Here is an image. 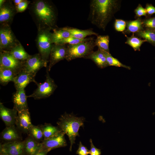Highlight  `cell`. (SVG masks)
<instances>
[{"label": "cell", "mask_w": 155, "mask_h": 155, "mask_svg": "<svg viewBox=\"0 0 155 155\" xmlns=\"http://www.w3.org/2000/svg\"><path fill=\"white\" fill-rule=\"evenodd\" d=\"M47 67L46 70V79L42 83L36 82L37 86L36 89L28 97H32L35 100H39L48 98L51 95L57 88L54 80L51 78L49 73Z\"/></svg>", "instance_id": "cell-6"}, {"label": "cell", "mask_w": 155, "mask_h": 155, "mask_svg": "<svg viewBox=\"0 0 155 155\" xmlns=\"http://www.w3.org/2000/svg\"><path fill=\"white\" fill-rule=\"evenodd\" d=\"M134 13L135 15V17L137 18H140L142 16H145L146 18L148 17L145 9L140 4L134 10Z\"/></svg>", "instance_id": "cell-36"}, {"label": "cell", "mask_w": 155, "mask_h": 155, "mask_svg": "<svg viewBox=\"0 0 155 155\" xmlns=\"http://www.w3.org/2000/svg\"><path fill=\"white\" fill-rule=\"evenodd\" d=\"M127 40L125 43L132 47L135 51H140L142 45L146 41L138 37L135 36L134 34L130 37L126 36Z\"/></svg>", "instance_id": "cell-30"}, {"label": "cell", "mask_w": 155, "mask_h": 155, "mask_svg": "<svg viewBox=\"0 0 155 155\" xmlns=\"http://www.w3.org/2000/svg\"><path fill=\"white\" fill-rule=\"evenodd\" d=\"M67 49L65 44H53L50 54L49 64L47 67L49 71L56 63L65 59Z\"/></svg>", "instance_id": "cell-11"}, {"label": "cell", "mask_w": 155, "mask_h": 155, "mask_svg": "<svg viewBox=\"0 0 155 155\" xmlns=\"http://www.w3.org/2000/svg\"><path fill=\"white\" fill-rule=\"evenodd\" d=\"M22 133L15 125L6 126L0 134L2 143L22 141Z\"/></svg>", "instance_id": "cell-15"}, {"label": "cell", "mask_w": 155, "mask_h": 155, "mask_svg": "<svg viewBox=\"0 0 155 155\" xmlns=\"http://www.w3.org/2000/svg\"><path fill=\"white\" fill-rule=\"evenodd\" d=\"M20 42L12 30L10 25L0 24V51H9Z\"/></svg>", "instance_id": "cell-7"}, {"label": "cell", "mask_w": 155, "mask_h": 155, "mask_svg": "<svg viewBox=\"0 0 155 155\" xmlns=\"http://www.w3.org/2000/svg\"><path fill=\"white\" fill-rule=\"evenodd\" d=\"M64 28L70 33L71 36L77 38L84 39L88 36L95 35L97 36L98 35V33L91 29L82 30L68 27H65Z\"/></svg>", "instance_id": "cell-24"}, {"label": "cell", "mask_w": 155, "mask_h": 155, "mask_svg": "<svg viewBox=\"0 0 155 155\" xmlns=\"http://www.w3.org/2000/svg\"><path fill=\"white\" fill-rule=\"evenodd\" d=\"M121 2L117 0H91L89 20L92 24L104 31L114 14L119 10Z\"/></svg>", "instance_id": "cell-1"}, {"label": "cell", "mask_w": 155, "mask_h": 155, "mask_svg": "<svg viewBox=\"0 0 155 155\" xmlns=\"http://www.w3.org/2000/svg\"><path fill=\"white\" fill-rule=\"evenodd\" d=\"M9 52L15 59L22 62L25 61L31 55L25 51L20 42Z\"/></svg>", "instance_id": "cell-22"}, {"label": "cell", "mask_w": 155, "mask_h": 155, "mask_svg": "<svg viewBox=\"0 0 155 155\" xmlns=\"http://www.w3.org/2000/svg\"><path fill=\"white\" fill-rule=\"evenodd\" d=\"M48 152L47 151L42 149L34 155H47Z\"/></svg>", "instance_id": "cell-40"}, {"label": "cell", "mask_w": 155, "mask_h": 155, "mask_svg": "<svg viewBox=\"0 0 155 155\" xmlns=\"http://www.w3.org/2000/svg\"><path fill=\"white\" fill-rule=\"evenodd\" d=\"M65 134L62 132L53 137L43 140L41 143L42 149L49 152L56 148L66 146L67 144L65 138Z\"/></svg>", "instance_id": "cell-12"}, {"label": "cell", "mask_w": 155, "mask_h": 155, "mask_svg": "<svg viewBox=\"0 0 155 155\" xmlns=\"http://www.w3.org/2000/svg\"><path fill=\"white\" fill-rule=\"evenodd\" d=\"M14 108L10 109L5 107L2 102L0 103V117L6 126L15 125L18 114Z\"/></svg>", "instance_id": "cell-17"}, {"label": "cell", "mask_w": 155, "mask_h": 155, "mask_svg": "<svg viewBox=\"0 0 155 155\" xmlns=\"http://www.w3.org/2000/svg\"><path fill=\"white\" fill-rule=\"evenodd\" d=\"M28 7L29 12L37 29L55 28L57 14L54 6L49 1L35 0Z\"/></svg>", "instance_id": "cell-2"}, {"label": "cell", "mask_w": 155, "mask_h": 155, "mask_svg": "<svg viewBox=\"0 0 155 155\" xmlns=\"http://www.w3.org/2000/svg\"><path fill=\"white\" fill-rule=\"evenodd\" d=\"M90 155H100L101 154L100 150L96 148L94 146L91 139H90Z\"/></svg>", "instance_id": "cell-38"}, {"label": "cell", "mask_w": 155, "mask_h": 155, "mask_svg": "<svg viewBox=\"0 0 155 155\" xmlns=\"http://www.w3.org/2000/svg\"><path fill=\"white\" fill-rule=\"evenodd\" d=\"M23 141L1 143L0 154L23 155Z\"/></svg>", "instance_id": "cell-14"}, {"label": "cell", "mask_w": 155, "mask_h": 155, "mask_svg": "<svg viewBox=\"0 0 155 155\" xmlns=\"http://www.w3.org/2000/svg\"><path fill=\"white\" fill-rule=\"evenodd\" d=\"M142 21L144 28L155 30V17L146 18Z\"/></svg>", "instance_id": "cell-33"}, {"label": "cell", "mask_w": 155, "mask_h": 155, "mask_svg": "<svg viewBox=\"0 0 155 155\" xmlns=\"http://www.w3.org/2000/svg\"><path fill=\"white\" fill-rule=\"evenodd\" d=\"M28 135L31 136L37 142L41 143L44 140V135L41 125H33Z\"/></svg>", "instance_id": "cell-29"}, {"label": "cell", "mask_w": 155, "mask_h": 155, "mask_svg": "<svg viewBox=\"0 0 155 155\" xmlns=\"http://www.w3.org/2000/svg\"><path fill=\"white\" fill-rule=\"evenodd\" d=\"M126 27V22L121 19H116L114 23V28L116 31L124 32Z\"/></svg>", "instance_id": "cell-34"}, {"label": "cell", "mask_w": 155, "mask_h": 155, "mask_svg": "<svg viewBox=\"0 0 155 155\" xmlns=\"http://www.w3.org/2000/svg\"><path fill=\"white\" fill-rule=\"evenodd\" d=\"M28 98L24 89L16 90L13 94L12 97L13 108L18 112L29 110L27 102Z\"/></svg>", "instance_id": "cell-18"}, {"label": "cell", "mask_w": 155, "mask_h": 155, "mask_svg": "<svg viewBox=\"0 0 155 155\" xmlns=\"http://www.w3.org/2000/svg\"><path fill=\"white\" fill-rule=\"evenodd\" d=\"M93 38H85L84 39H80L71 36L69 38H65L56 44H75L82 42L88 41Z\"/></svg>", "instance_id": "cell-32"}, {"label": "cell", "mask_w": 155, "mask_h": 155, "mask_svg": "<svg viewBox=\"0 0 155 155\" xmlns=\"http://www.w3.org/2000/svg\"><path fill=\"white\" fill-rule=\"evenodd\" d=\"M41 125L43 131L44 140L53 137L63 132L59 127L54 126L50 123H45Z\"/></svg>", "instance_id": "cell-25"}, {"label": "cell", "mask_w": 155, "mask_h": 155, "mask_svg": "<svg viewBox=\"0 0 155 155\" xmlns=\"http://www.w3.org/2000/svg\"><path fill=\"white\" fill-rule=\"evenodd\" d=\"M48 62L44 60L40 54L31 55L25 62L23 70L35 74L43 67H47Z\"/></svg>", "instance_id": "cell-9"}, {"label": "cell", "mask_w": 155, "mask_h": 155, "mask_svg": "<svg viewBox=\"0 0 155 155\" xmlns=\"http://www.w3.org/2000/svg\"><path fill=\"white\" fill-rule=\"evenodd\" d=\"M145 9L148 17L155 13V7L151 4H146Z\"/></svg>", "instance_id": "cell-39"}, {"label": "cell", "mask_w": 155, "mask_h": 155, "mask_svg": "<svg viewBox=\"0 0 155 155\" xmlns=\"http://www.w3.org/2000/svg\"><path fill=\"white\" fill-rule=\"evenodd\" d=\"M51 39L52 43L56 44L59 42L71 36L70 33L65 30L64 27L53 30Z\"/></svg>", "instance_id": "cell-26"}, {"label": "cell", "mask_w": 155, "mask_h": 155, "mask_svg": "<svg viewBox=\"0 0 155 155\" xmlns=\"http://www.w3.org/2000/svg\"><path fill=\"white\" fill-rule=\"evenodd\" d=\"M23 142V155H34L42 150L41 143L37 142L29 135Z\"/></svg>", "instance_id": "cell-19"}, {"label": "cell", "mask_w": 155, "mask_h": 155, "mask_svg": "<svg viewBox=\"0 0 155 155\" xmlns=\"http://www.w3.org/2000/svg\"><path fill=\"white\" fill-rule=\"evenodd\" d=\"M31 1L27 0H23L18 4L15 6L17 13L24 11L28 7Z\"/></svg>", "instance_id": "cell-35"}, {"label": "cell", "mask_w": 155, "mask_h": 155, "mask_svg": "<svg viewBox=\"0 0 155 155\" xmlns=\"http://www.w3.org/2000/svg\"><path fill=\"white\" fill-rule=\"evenodd\" d=\"M126 27V29L123 32L124 34L132 33L134 34L144 29L142 20L140 17L135 20L127 21Z\"/></svg>", "instance_id": "cell-21"}, {"label": "cell", "mask_w": 155, "mask_h": 155, "mask_svg": "<svg viewBox=\"0 0 155 155\" xmlns=\"http://www.w3.org/2000/svg\"><path fill=\"white\" fill-rule=\"evenodd\" d=\"M36 75L23 70L18 73L15 77L13 82L16 90L24 89L30 82H33L35 83Z\"/></svg>", "instance_id": "cell-16"}, {"label": "cell", "mask_w": 155, "mask_h": 155, "mask_svg": "<svg viewBox=\"0 0 155 155\" xmlns=\"http://www.w3.org/2000/svg\"><path fill=\"white\" fill-rule=\"evenodd\" d=\"M18 74L13 70L0 67V83L5 86L9 82H13L16 75Z\"/></svg>", "instance_id": "cell-23"}, {"label": "cell", "mask_w": 155, "mask_h": 155, "mask_svg": "<svg viewBox=\"0 0 155 155\" xmlns=\"http://www.w3.org/2000/svg\"><path fill=\"white\" fill-rule=\"evenodd\" d=\"M85 59L91 60L98 67L101 69H103L108 66L104 52L98 49L97 51H93Z\"/></svg>", "instance_id": "cell-20"}, {"label": "cell", "mask_w": 155, "mask_h": 155, "mask_svg": "<svg viewBox=\"0 0 155 155\" xmlns=\"http://www.w3.org/2000/svg\"><path fill=\"white\" fill-rule=\"evenodd\" d=\"M78 155H88L90 154L89 150L86 147L84 146L80 141L79 144V148L76 152Z\"/></svg>", "instance_id": "cell-37"}, {"label": "cell", "mask_w": 155, "mask_h": 155, "mask_svg": "<svg viewBox=\"0 0 155 155\" xmlns=\"http://www.w3.org/2000/svg\"><path fill=\"white\" fill-rule=\"evenodd\" d=\"M136 36L142 38L154 46H155V30L144 29L135 33Z\"/></svg>", "instance_id": "cell-27"}, {"label": "cell", "mask_w": 155, "mask_h": 155, "mask_svg": "<svg viewBox=\"0 0 155 155\" xmlns=\"http://www.w3.org/2000/svg\"><path fill=\"white\" fill-rule=\"evenodd\" d=\"M22 0H13V1L15 6H16L21 2Z\"/></svg>", "instance_id": "cell-41"}, {"label": "cell", "mask_w": 155, "mask_h": 155, "mask_svg": "<svg viewBox=\"0 0 155 155\" xmlns=\"http://www.w3.org/2000/svg\"><path fill=\"white\" fill-rule=\"evenodd\" d=\"M51 30L48 29H38L36 40L39 53L44 60L48 62L53 44L52 41V33Z\"/></svg>", "instance_id": "cell-5"}, {"label": "cell", "mask_w": 155, "mask_h": 155, "mask_svg": "<svg viewBox=\"0 0 155 155\" xmlns=\"http://www.w3.org/2000/svg\"><path fill=\"white\" fill-rule=\"evenodd\" d=\"M25 62L17 60L9 51L0 52V67L11 69L18 74L23 70Z\"/></svg>", "instance_id": "cell-8"}, {"label": "cell", "mask_w": 155, "mask_h": 155, "mask_svg": "<svg viewBox=\"0 0 155 155\" xmlns=\"http://www.w3.org/2000/svg\"><path fill=\"white\" fill-rule=\"evenodd\" d=\"M33 125L29 110L18 112L15 125L22 133L28 134Z\"/></svg>", "instance_id": "cell-13"}, {"label": "cell", "mask_w": 155, "mask_h": 155, "mask_svg": "<svg viewBox=\"0 0 155 155\" xmlns=\"http://www.w3.org/2000/svg\"><path fill=\"white\" fill-rule=\"evenodd\" d=\"M85 120L84 117H77L72 113L65 112L61 115L57 122L58 126L68 137L70 143V151L73 144L75 143L76 137L79 136L78 131L80 127L84 126Z\"/></svg>", "instance_id": "cell-3"}, {"label": "cell", "mask_w": 155, "mask_h": 155, "mask_svg": "<svg viewBox=\"0 0 155 155\" xmlns=\"http://www.w3.org/2000/svg\"><path fill=\"white\" fill-rule=\"evenodd\" d=\"M95 40L96 46L98 49L104 52L110 53L109 43V37L108 35H98Z\"/></svg>", "instance_id": "cell-28"}, {"label": "cell", "mask_w": 155, "mask_h": 155, "mask_svg": "<svg viewBox=\"0 0 155 155\" xmlns=\"http://www.w3.org/2000/svg\"><path fill=\"white\" fill-rule=\"evenodd\" d=\"M6 0H0V7L4 4Z\"/></svg>", "instance_id": "cell-42"}, {"label": "cell", "mask_w": 155, "mask_h": 155, "mask_svg": "<svg viewBox=\"0 0 155 155\" xmlns=\"http://www.w3.org/2000/svg\"><path fill=\"white\" fill-rule=\"evenodd\" d=\"M16 13V6L13 0H6L0 7V24L10 25Z\"/></svg>", "instance_id": "cell-10"}, {"label": "cell", "mask_w": 155, "mask_h": 155, "mask_svg": "<svg viewBox=\"0 0 155 155\" xmlns=\"http://www.w3.org/2000/svg\"><path fill=\"white\" fill-rule=\"evenodd\" d=\"M0 155H9L7 154H0Z\"/></svg>", "instance_id": "cell-43"}, {"label": "cell", "mask_w": 155, "mask_h": 155, "mask_svg": "<svg viewBox=\"0 0 155 155\" xmlns=\"http://www.w3.org/2000/svg\"><path fill=\"white\" fill-rule=\"evenodd\" d=\"M106 56V60L108 66L121 67L130 69L131 67L123 64L117 59L113 57L110 53L104 52Z\"/></svg>", "instance_id": "cell-31"}, {"label": "cell", "mask_w": 155, "mask_h": 155, "mask_svg": "<svg viewBox=\"0 0 155 155\" xmlns=\"http://www.w3.org/2000/svg\"><path fill=\"white\" fill-rule=\"evenodd\" d=\"M95 46L93 38L75 44H68L65 59L69 61L77 58H85L94 51Z\"/></svg>", "instance_id": "cell-4"}]
</instances>
